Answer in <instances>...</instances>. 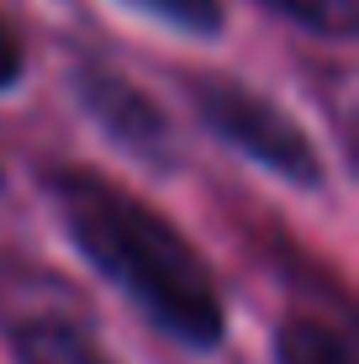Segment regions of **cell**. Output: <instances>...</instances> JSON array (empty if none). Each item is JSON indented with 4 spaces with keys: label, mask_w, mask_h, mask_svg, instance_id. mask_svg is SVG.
I'll use <instances>...</instances> for the list:
<instances>
[{
    "label": "cell",
    "mask_w": 359,
    "mask_h": 364,
    "mask_svg": "<svg viewBox=\"0 0 359 364\" xmlns=\"http://www.w3.org/2000/svg\"><path fill=\"white\" fill-rule=\"evenodd\" d=\"M259 6L317 37H354L359 27V0H259Z\"/></svg>",
    "instance_id": "8992f818"
},
{
    "label": "cell",
    "mask_w": 359,
    "mask_h": 364,
    "mask_svg": "<svg viewBox=\"0 0 359 364\" xmlns=\"http://www.w3.org/2000/svg\"><path fill=\"white\" fill-rule=\"evenodd\" d=\"M16 80H21V48L11 37V27L0 21V90H11Z\"/></svg>",
    "instance_id": "ba28073f"
},
{
    "label": "cell",
    "mask_w": 359,
    "mask_h": 364,
    "mask_svg": "<svg viewBox=\"0 0 359 364\" xmlns=\"http://www.w3.org/2000/svg\"><path fill=\"white\" fill-rule=\"evenodd\" d=\"M127 6H138L148 16L180 27V32H195V37H217L222 32V0H127Z\"/></svg>",
    "instance_id": "52a82bcc"
},
{
    "label": "cell",
    "mask_w": 359,
    "mask_h": 364,
    "mask_svg": "<svg viewBox=\"0 0 359 364\" xmlns=\"http://www.w3.org/2000/svg\"><path fill=\"white\" fill-rule=\"evenodd\" d=\"M191 100L227 148H238L243 159H254L259 169H269L296 191H323V159H317L312 137L296 127L291 111H280L275 100H264L238 80H195Z\"/></svg>",
    "instance_id": "7a4b0ae2"
},
{
    "label": "cell",
    "mask_w": 359,
    "mask_h": 364,
    "mask_svg": "<svg viewBox=\"0 0 359 364\" xmlns=\"http://www.w3.org/2000/svg\"><path fill=\"white\" fill-rule=\"evenodd\" d=\"M275 364H359L349 338L317 317H286L275 333Z\"/></svg>",
    "instance_id": "5b68a950"
},
{
    "label": "cell",
    "mask_w": 359,
    "mask_h": 364,
    "mask_svg": "<svg viewBox=\"0 0 359 364\" xmlns=\"http://www.w3.org/2000/svg\"><path fill=\"white\" fill-rule=\"evenodd\" d=\"M80 100H85V111L101 122V132L111 143H122L138 159L169 164V122L159 117V106L132 80H122V74H111V69H85L80 74Z\"/></svg>",
    "instance_id": "3957f363"
},
{
    "label": "cell",
    "mask_w": 359,
    "mask_h": 364,
    "mask_svg": "<svg viewBox=\"0 0 359 364\" xmlns=\"http://www.w3.org/2000/svg\"><path fill=\"white\" fill-rule=\"evenodd\" d=\"M11 354L16 364H117L80 322L64 317H27L11 328Z\"/></svg>",
    "instance_id": "277c9868"
},
{
    "label": "cell",
    "mask_w": 359,
    "mask_h": 364,
    "mask_svg": "<svg viewBox=\"0 0 359 364\" xmlns=\"http://www.w3.org/2000/svg\"><path fill=\"white\" fill-rule=\"evenodd\" d=\"M48 196H53L74 248L164 338L201 348V354L222 343V333H227L222 291L206 259L195 254V243L169 217H159L148 200L90 169L48 174Z\"/></svg>",
    "instance_id": "6da1fadb"
}]
</instances>
